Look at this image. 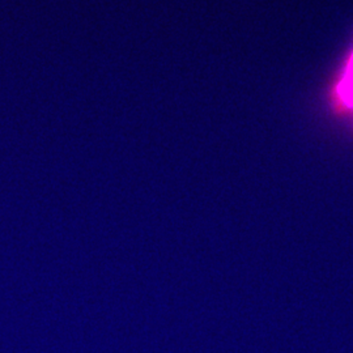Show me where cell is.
<instances>
[{
    "label": "cell",
    "instance_id": "1",
    "mask_svg": "<svg viewBox=\"0 0 353 353\" xmlns=\"http://www.w3.org/2000/svg\"><path fill=\"white\" fill-rule=\"evenodd\" d=\"M328 106L335 115L348 121L353 128V43L328 89Z\"/></svg>",
    "mask_w": 353,
    "mask_h": 353
}]
</instances>
